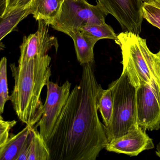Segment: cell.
<instances>
[{
	"instance_id": "1",
	"label": "cell",
	"mask_w": 160,
	"mask_h": 160,
	"mask_svg": "<svg viewBox=\"0 0 160 160\" xmlns=\"http://www.w3.org/2000/svg\"><path fill=\"white\" fill-rule=\"evenodd\" d=\"M92 64L83 65L79 84L70 92L46 142L50 160H95L108 142L98 114V83Z\"/></svg>"
},
{
	"instance_id": "2",
	"label": "cell",
	"mask_w": 160,
	"mask_h": 160,
	"mask_svg": "<svg viewBox=\"0 0 160 160\" xmlns=\"http://www.w3.org/2000/svg\"><path fill=\"white\" fill-rule=\"evenodd\" d=\"M51 58L38 56L26 61L10 65L14 87L10 100L19 119L33 127L44 111L41 93L52 75Z\"/></svg>"
},
{
	"instance_id": "3",
	"label": "cell",
	"mask_w": 160,
	"mask_h": 160,
	"mask_svg": "<svg viewBox=\"0 0 160 160\" xmlns=\"http://www.w3.org/2000/svg\"><path fill=\"white\" fill-rule=\"evenodd\" d=\"M115 42L121 49L123 70L132 84L137 88L157 83L160 87V72L156 54L148 48L146 39L128 32L117 35Z\"/></svg>"
},
{
	"instance_id": "4",
	"label": "cell",
	"mask_w": 160,
	"mask_h": 160,
	"mask_svg": "<svg viewBox=\"0 0 160 160\" xmlns=\"http://www.w3.org/2000/svg\"><path fill=\"white\" fill-rule=\"evenodd\" d=\"M114 100L110 125L105 127L109 142L120 137L138 126L137 115L136 89L123 70L120 77L108 86Z\"/></svg>"
},
{
	"instance_id": "5",
	"label": "cell",
	"mask_w": 160,
	"mask_h": 160,
	"mask_svg": "<svg viewBox=\"0 0 160 160\" xmlns=\"http://www.w3.org/2000/svg\"><path fill=\"white\" fill-rule=\"evenodd\" d=\"M108 15L98 2L93 5L86 0H65L59 16L51 26L54 29L70 36L82 27L105 23Z\"/></svg>"
},
{
	"instance_id": "6",
	"label": "cell",
	"mask_w": 160,
	"mask_h": 160,
	"mask_svg": "<svg viewBox=\"0 0 160 160\" xmlns=\"http://www.w3.org/2000/svg\"><path fill=\"white\" fill-rule=\"evenodd\" d=\"M137 124L146 131L160 129V87L157 83L137 88Z\"/></svg>"
},
{
	"instance_id": "7",
	"label": "cell",
	"mask_w": 160,
	"mask_h": 160,
	"mask_svg": "<svg viewBox=\"0 0 160 160\" xmlns=\"http://www.w3.org/2000/svg\"><path fill=\"white\" fill-rule=\"evenodd\" d=\"M71 86L69 80L60 86L50 80L47 84V94L43 113L36 125L40 127V134L45 141L51 136L58 118L69 98Z\"/></svg>"
},
{
	"instance_id": "8",
	"label": "cell",
	"mask_w": 160,
	"mask_h": 160,
	"mask_svg": "<svg viewBox=\"0 0 160 160\" xmlns=\"http://www.w3.org/2000/svg\"><path fill=\"white\" fill-rule=\"evenodd\" d=\"M119 23L123 32L139 36L143 21V0H98Z\"/></svg>"
},
{
	"instance_id": "9",
	"label": "cell",
	"mask_w": 160,
	"mask_h": 160,
	"mask_svg": "<svg viewBox=\"0 0 160 160\" xmlns=\"http://www.w3.org/2000/svg\"><path fill=\"white\" fill-rule=\"evenodd\" d=\"M49 25L43 20H38L37 31L24 36L20 46V56L18 62L28 61L38 56H45L53 47L56 51L58 50V39L49 34Z\"/></svg>"
},
{
	"instance_id": "10",
	"label": "cell",
	"mask_w": 160,
	"mask_h": 160,
	"mask_svg": "<svg viewBox=\"0 0 160 160\" xmlns=\"http://www.w3.org/2000/svg\"><path fill=\"white\" fill-rule=\"evenodd\" d=\"M154 147L152 139L146 131L138 126L124 135L108 142L105 149L108 151L135 156Z\"/></svg>"
},
{
	"instance_id": "11",
	"label": "cell",
	"mask_w": 160,
	"mask_h": 160,
	"mask_svg": "<svg viewBox=\"0 0 160 160\" xmlns=\"http://www.w3.org/2000/svg\"><path fill=\"white\" fill-rule=\"evenodd\" d=\"M65 0H32L31 14L36 20H42L51 25L59 16Z\"/></svg>"
},
{
	"instance_id": "12",
	"label": "cell",
	"mask_w": 160,
	"mask_h": 160,
	"mask_svg": "<svg viewBox=\"0 0 160 160\" xmlns=\"http://www.w3.org/2000/svg\"><path fill=\"white\" fill-rule=\"evenodd\" d=\"M32 128L27 125L17 134H10L6 143L0 147V160H17L31 133Z\"/></svg>"
},
{
	"instance_id": "13",
	"label": "cell",
	"mask_w": 160,
	"mask_h": 160,
	"mask_svg": "<svg viewBox=\"0 0 160 160\" xmlns=\"http://www.w3.org/2000/svg\"><path fill=\"white\" fill-rule=\"evenodd\" d=\"M70 37L73 40L78 60L81 65L94 62V45L98 40L90 37L78 31L72 33Z\"/></svg>"
},
{
	"instance_id": "14",
	"label": "cell",
	"mask_w": 160,
	"mask_h": 160,
	"mask_svg": "<svg viewBox=\"0 0 160 160\" xmlns=\"http://www.w3.org/2000/svg\"><path fill=\"white\" fill-rule=\"evenodd\" d=\"M31 14L30 7L24 9H18L0 18V40H2L6 35L12 31L17 25Z\"/></svg>"
},
{
	"instance_id": "15",
	"label": "cell",
	"mask_w": 160,
	"mask_h": 160,
	"mask_svg": "<svg viewBox=\"0 0 160 160\" xmlns=\"http://www.w3.org/2000/svg\"><path fill=\"white\" fill-rule=\"evenodd\" d=\"M32 127V137L28 160H50V153L45 140L37 130Z\"/></svg>"
},
{
	"instance_id": "16",
	"label": "cell",
	"mask_w": 160,
	"mask_h": 160,
	"mask_svg": "<svg viewBox=\"0 0 160 160\" xmlns=\"http://www.w3.org/2000/svg\"><path fill=\"white\" fill-rule=\"evenodd\" d=\"M97 107L105 127L111 123L113 115L114 100L110 89L104 90L101 87L99 91Z\"/></svg>"
},
{
	"instance_id": "17",
	"label": "cell",
	"mask_w": 160,
	"mask_h": 160,
	"mask_svg": "<svg viewBox=\"0 0 160 160\" xmlns=\"http://www.w3.org/2000/svg\"><path fill=\"white\" fill-rule=\"evenodd\" d=\"M79 31L98 41L104 39H111L115 41L118 38L113 28L105 22L102 24L85 26L81 28Z\"/></svg>"
},
{
	"instance_id": "18",
	"label": "cell",
	"mask_w": 160,
	"mask_h": 160,
	"mask_svg": "<svg viewBox=\"0 0 160 160\" xmlns=\"http://www.w3.org/2000/svg\"><path fill=\"white\" fill-rule=\"evenodd\" d=\"M7 59L3 57L0 63V113H3L4 107L7 101L10 100L8 89L7 70Z\"/></svg>"
},
{
	"instance_id": "19",
	"label": "cell",
	"mask_w": 160,
	"mask_h": 160,
	"mask_svg": "<svg viewBox=\"0 0 160 160\" xmlns=\"http://www.w3.org/2000/svg\"><path fill=\"white\" fill-rule=\"evenodd\" d=\"M142 12L143 18L160 30V7L151 2L144 1Z\"/></svg>"
},
{
	"instance_id": "20",
	"label": "cell",
	"mask_w": 160,
	"mask_h": 160,
	"mask_svg": "<svg viewBox=\"0 0 160 160\" xmlns=\"http://www.w3.org/2000/svg\"><path fill=\"white\" fill-rule=\"evenodd\" d=\"M15 120L5 121L0 117V147L3 146L10 137V131L16 124Z\"/></svg>"
},
{
	"instance_id": "21",
	"label": "cell",
	"mask_w": 160,
	"mask_h": 160,
	"mask_svg": "<svg viewBox=\"0 0 160 160\" xmlns=\"http://www.w3.org/2000/svg\"><path fill=\"white\" fill-rule=\"evenodd\" d=\"M32 1V0H6V8L0 18L5 17L15 10L28 8Z\"/></svg>"
},
{
	"instance_id": "22",
	"label": "cell",
	"mask_w": 160,
	"mask_h": 160,
	"mask_svg": "<svg viewBox=\"0 0 160 160\" xmlns=\"http://www.w3.org/2000/svg\"><path fill=\"white\" fill-rule=\"evenodd\" d=\"M32 137V131L31 133L28 138V140L23 148L22 151L20 152L17 160H28L29 155L30 151Z\"/></svg>"
},
{
	"instance_id": "23",
	"label": "cell",
	"mask_w": 160,
	"mask_h": 160,
	"mask_svg": "<svg viewBox=\"0 0 160 160\" xmlns=\"http://www.w3.org/2000/svg\"><path fill=\"white\" fill-rule=\"evenodd\" d=\"M1 3V7H0L1 8V16L0 17H1L3 15L5 8H6V0H1V3Z\"/></svg>"
},
{
	"instance_id": "24",
	"label": "cell",
	"mask_w": 160,
	"mask_h": 160,
	"mask_svg": "<svg viewBox=\"0 0 160 160\" xmlns=\"http://www.w3.org/2000/svg\"><path fill=\"white\" fill-rule=\"evenodd\" d=\"M145 1L153 3L160 7V0H146Z\"/></svg>"
},
{
	"instance_id": "25",
	"label": "cell",
	"mask_w": 160,
	"mask_h": 160,
	"mask_svg": "<svg viewBox=\"0 0 160 160\" xmlns=\"http://www.w3.org/2000/svg\"><path fill=\"white\" fill-rule=\"evenodd\" d=\"M156 154L158 157L160 158V142L158 143L156 147Z\"/></svg>"
},
{
	"instance_id": "26",
	"label": "cell",
	"mask_w": 160,
	"mask_h": 160,
	"mask_svg": "<svg viewBox=\"0 0 160 160\" xmlns=\"http://www.w3.org/2000/svg\"><path fill=\"white\" fill-rule=\"evenodd\" d=\"M157 57V60H158V66H159V70L160 72V51L156 54Z\"/></svg>"
},
{
	"instance_id": "27",
	"label": "cell",
	"mask_w": 160,
	"mask_h": 160,
	"mask_svg": "<svg viewBox=\"0 0 160 160\" xmlns=\"http://www.w3.org/2000/svg\"><path fill=\"white\" fill-rule=\"evenodd\" d=\"M143 1H146V0H143Z\"/></svg>"
}]
</instances>
